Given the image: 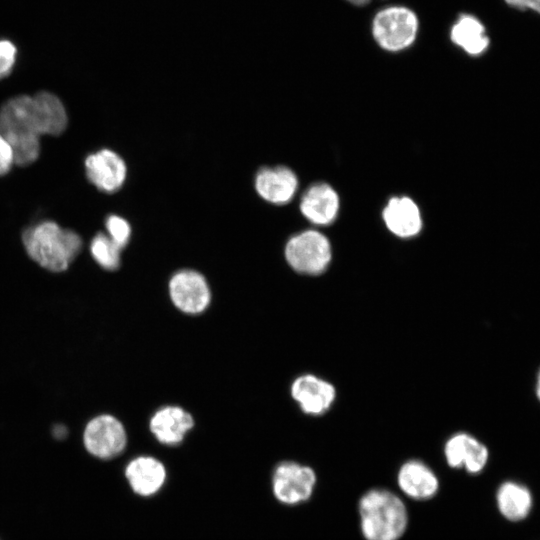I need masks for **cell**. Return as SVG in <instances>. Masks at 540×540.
Segmentation results:
<instances>
[{"instance_id":"obj_1","label":"cell","mask_w":540,"mask_h":540,"mask_svg":"<svg viewBox=\"0 0 540 540\" xmlns=\"http://www.w3.org/2000/svg\"><path fill=\"white\" fill-rule=\"evenodd\" d=\"M360 530L365 540H400L409 515L404 501L385 488H372L359 499Z\"/></svg>"},{"instance_id":"obj_2","label":"cell","mask_w":540,"mask_h":540,"mask_svg":"<svg viewBox=\"0 0 540 540\" xmlns=\"http://www.w3.org/2000/svg\"><path fill=\"white\" fill-rule=\"evenodd\" d=\"M22 240L30 258L52 272L66 270L82 248L79 234L54 221H43L27 228Z\"/></svg>"},{"instance_id":"obj_3","label":"cell","mask_w":540,"mask_h":540,"mask_svg":"<svg viewBox=\"0 0 540 540\" xmlns=\"http://www.w3.org/2000/svg\"><path fill=\"white\" fill-rule=\"evenodd\" d=\"M0 135L10 144L15 164L27 166L40 154V134L33 112L32 96L18 95L0 108Z\"/></svg>"},{"instance_id":"obj_4","label":"cell","mask_w":540,"mask_h":540,"mask_svg":"<svg viewBox=\"0 0 540 540\" xmlns=\"http://www.w3.org/2000/svg\"><path fill=\"white\" fill-rule=\"evenodd\" d=\"M370 30L372 38L381 49L401 52L415 43L420 30V19L406 5H387L375 12Z\"/></svg>"},{"instance_id":"obj_5","label":"cell","mask_w":540,"mask_h":540,"mask_svg":"<svg viewBox=\"0 0 540 540\" xmlns=\"http://www.w3.org/2000/svg\"><path fill=\"white\" fill-rule=\"evenodd\" d=\"M284 253L291 268L306 275L323 273L332 257L329 240L316 230H306L292 236Z\"/></svg>"},{"instance_id":"obj_6","label":"cell","mask_w":540,"mask_h":540,"mask_svg":"<svg viewBox=\"0 0 540 540\" xmlns=\"http://www.w3.org/2000/svg\"><path fill=\"white\" fill-rule=\"evenodd\" d=\"M316 484L314 469L295 461L280 462L272 474L273 495L280 503L288 506L308 501Z\"/></svg>"},{"instance_id":"obj_7","label":"cell","mask_w":540,"mask_h":540,"mask_svg":"<svg viewBox=\"0 0 540 540\" xmlns=\"http://www.w3.org/2000/svg\"><path fill=\"white\" fill-rule=\"evenodd\" d=\"M83 443L91 455L108 460L124 451L127 434L117 418L103 414L88 422L83 433Z\"/></svg>"},{"instance_id":"obj_8","label":"cell","mask_w":540,"mask_h":540,"mask_svg":"<svg viewBox=\"0 0 540 540\" xmlns=\"http://www.w3.org/2000/svg\"><path fill=\"white\" fill-rule=\"evenodd\" d=\"M169 293L174 305L187 314H199L209 305L211 294L208 283L199 272L184 269L176 272L169 282Z\"/></svg>"},{"instance_id":"obj_9","label":"cell","mask_w":540,"mask_h":540,"mask_svg":"<svg viewBox=\"0 0 540 540\" xmlns=\"http://www.w3.org/2000/svg\"><path fill=\"white\" fill-rule=\"evenodd\" d=\"M85 170L89 181L106 193L119 190L127 175L124 160L110 149H101L88 155L85 159Z\"/></svg>"},{"instance_id":"obj_10","label":"cell","mask_w":540,"mask_h":540,"mask_svg":"<svg viewBox=\"0 0 540 540\" xmlns=\"http://www.w3.org/2000/svg\"><path fill=\"white\" fill-rule=\"evenodd\" d=\"M444 457L449 467L465 469L470 474L480 473L487 465V447L474 436L460 432L452 435L444 445Z\"/></svg>"},{"instance_id":"obj_11","label":"cell","mask_w":540,"mask_h":540,"mask_svg":"<svg viewBox=\"0 0 540 540\" xmlns=\"http://www.w3.org/2000/svg\"><path fill=\"white\" fill-rule=\"evenodd\" d=\"M291 395L304 413L316 416L330 409L336 398V390L330 382L305 374L294 380Z\"/></svg>"},{"instance_id":"obj_12","label":"cell","mask_w":540,"mask_h":540,"mask_svg":"<svg viewBox=\"0 0 540 540\" xmlns=\"http://www.w3.org/2000/svg\"><path fill=\"white\" fill-rule=\"evenodd\" d=\"M396 481L405 496L417 501L434 498L440 488L436 473L426 463L417 459L408 460L400 466Z\"/></svg>"},{"instance_id":"obj_13","label":"cell","mask_w":540,"mask_h":540,"mask_svg":"<svg viewBox=\"0 0 540 540\" xmlns=\"http://www.w3.org/2000/svg\"><path fill=\"white\" fill-rule=\"evenodd\" d=\"M124 473L132 491L142 497H150L159 492L167 478L164 464L152 456L132 459Z\"/></svg>"},{"instance_id":"obj_14","label":"cell","mask_w":540,"mask_h":540,"mask_svg":"<svg viewBox=\"0 0 540 540\" xmlns=\"http://www.w3.org/2000/svg\"><path fill=\"white\" fill-rule=\"evenodd\" d=\"M298 187L295 173L285 166L274 168L264 167L255 177L257 193L266 201L273 204H285L289 202Z\"/></svg>"},{"instance_id":"obj_15","label":"cell","mask_w":540,"mask_h":540,"mask_svg":"<svg viewBox=\"0 0 540 540\" xmlns=\"http://www.w3.org/2000/svg\"><path fill=\"white\" fill-rule=\"evenodd\" d=\"M194 425L190 413L178 406L159 409L150 420V430L155 438L165 445H178Z\"/></svg>"},{"instance_id":"obj_16","label":"cell","mask_w":540,"mask_h":540,"mask_svg":"<svg viewBox=\"0 0 540 540\" xmlns=\"http://www.w3.org/2000/svg\"><path fill=\"white\" fill-rule=\"evenodd\" d=\"M339 209V198L336 191L326 183L310 186L300 201L301 213L310 222L327 225L334 221Z\"/></svg>"},{"instance_id":"obj_17","label":"cell","mask_w":540,"mask_h":540,"mask_svg":"<svg viewBox=\"0 0 540 540\" xmlns=\"http://www.w3.org/2000/svg\"><path fill=\"white\" fill-rule=\"evenodd\" d=\"M451 42L470 56H479L489 47L490 39L482 21L473 14L461 13L450 27Z\"/></svg>"},{"instance_id":"obj_18","label":"cell","mask_w":540,"mask_h":540,"mask_svg":"<svg viewBox=\"0 0 540 540\" xmlns=\"http://www.w3.org/2000/svg\"><path fill=\"white\" fill-rule=\"evenodd\" d=\"M387 228L399 237H412L422 228V219L416 203L408 197L391 198L383 210Z\"/></svg>"},{"instance_id":"obj_19","label":"cell","mask_w":540,"mask_h":540,"mask_svg":"<svg viewBox=\"0 0 540 540\" xmlns=\"http://www.w3.org/2000/svg\"><path fill=\"white\" fill-rule=\"evenodd\" d=\"M33 112L40 135L57 136L67 127L68 117L61 100L46 91L32 96Z\"/></svg>"},{"instance_id":"obj_20","label":"cell","mask_w":540,"mask_h":540,"mask_svg":"<svg viewBox=\"0 0 540 540\" xmlns=\"http://www.w3.org/2000/svg\"><path fill=\"white\" fill-rule=\"evenodd\" d=\"M497 506L506 519L520 521L530 512L532 497L529 490L518 483L504 482L496 494Z\"/></svg>"},{"instance_id":"obj_21","label":"cell","mask_w":540,"mask_h":540,"mask_svg":"<svg viewBox=\"0 0 540 540\" xmlns=\"http://www.w3.org/2000/svg\"><path fill=\"white\" fill-rule=\"evenodd\" d=\"M90 251L102 268L115 270L119 267L121 248L108 235L104 233L95 235L90 244Z\"/></svg>"},{"instance_id":"obj_22","label":"cell","mask_w":540,"mask_h":540,"mask_svg":"<svg viewBox=\"0 0 540 540\" xmlns=\"http://www.w3.org/2000/svg\"><path fill=\"white\" fill-rule=\"evenodd\" d=\"M106 229L111 240L121 249L127 245L131 235L129 223L122 217L110 215L107 217Z\"/></svg>"},{"instance_id":"obj_23","label":"cell","mask_w":540,"mask_h":540,"mask_svg":"<svg viewBox=\"0 0 540 540\" xmlns=\"http://www.w3.org/2000/svg\"><path fill=\"white\" fill-rule=\"evenodd\" d=\"M16 61V47L8 40H0V79L11 72Z\"/></svg>"},{"instance_id":"obj_24","label":"cell","mask_w":540,"mask_h":540,"mask_svg":"<svg viewBox=\"0 0 540 540\" xmlns=\"http://www.w3.org/2000/svg\"><path fill=\"white\" fill-rule=\"evenodd\" d=\"M13 164L14 152L7 140L0 135V176L7 174Z\"/></svg>"},{"instance_id":"obj_25","label":"cell","mask_w":540,"mask_h":540,"mask_svg":"<svg viewBox=\"0 0 540 540\" xmlns=\"http://www.w3.org/2000/svg\"><path fill=\"white\" fill-rule=\"evenodd\" d=\"M505 2L519 10H532L540 14V0H505Z\"/></svg>"},{"instance_id":"obj_26","label":"cell","mask_w":540,"mask_h":540,"mask_svg":"<svg viewBox=\"0 0 540 540\" xmlns=\"http://www.w3.org/2000/svg\"><path fill=\"white\" fill-rule=\"evenodd\" d=\"M52 434L56 439H64L68 434V430L64 425L57 424L53 427Z\"/></svg>"},{"instance_id":"obj_27","label":"cell","mask_w":540,"mask_h":540,"mask_svg":"<svg viewBox=\"0 0 540 540\" xmlns=\"http://www.w3.org/2000/svg\"><path fill=\"white\" fill-rule=\"evenodd\" d=\"M346 1L357 7L366 6L371 2V0H346Z\"/></svg>"},{"instance_id":"obj_28","label":"cell","mask_w":540,"mask_h":540,"mask_svg":"<svg viewBox=\"0 0 540 540\" xmlns=\"http://www.w3.org/2000/svg\"><path fill=\"white\" fill-rule=\"evenodd\" d=\"M536 393H537V396H538V398L540 400V371H539L538 377H537Z\"/></svg>"}]
</instances>
